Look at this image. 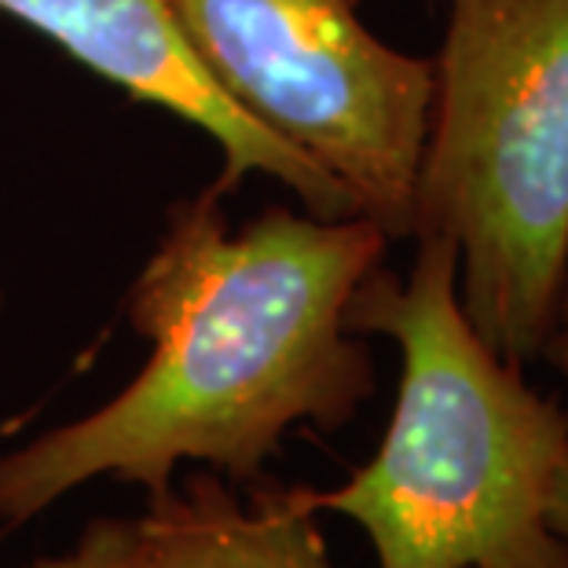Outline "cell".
Wrapping results in <instances>:
<instances>
[{"instance_id":"1","label":"cell","mask_w":568,"mask_h":568,"mask_svg":"<svg viewBox=\"0 0 568 568\" xmlns=\"http://www.w3.org/2000/svg\"><path fill=\"white\" fill-rule=\"evenodd\" d=\"M385 246L367 216L326 221L283 205L232 227L216 187L169 205L129 294L148 364L92 415L0 455V536L95 477L148 499L173 488L184 463L253 485L294 426L345 429L378 389L345 312Z\"/></svg>"},{"instance_id":"2","label":"cell","mask_w":568,"mask_h":568,"mask_svg":"<svg viewBox=\"0 0 568 568\" xmlns=\"http://www.w3.org/2000/svg\"><path fill=\"white\" fill-rule=\"evenodd\" d=\"M345 323L400 348V385L374 458L305 488L308 510L356 521L378 568H568L550 528L568 410L466 320L452 239H418L407 275L367 272Z\"/></svg>"},{"instance_id":"3","label":"cell","mask_w":568,"mask_h":568,"mask_svg":"<svg viewBox=\"0 0 568 568\" xmlns=\"http://www.w3.org/2000/svg\"><path fill=\"white\" fill-rule=\"evenodd\" d=\"M410 235L455 243L495 353L542 359L568 286V0H447Z\"/></svg>"},{"instance_id":"4","label":"cell","mask_w":568,"mask_h":568,"mask_svg":"<svg viewBox=\"0 0 568 568\" xmlns=\"http://www.w3.org/2000/svg\"><path fill=\"white\" fill-rule=\"evenodd\" d=\"M210 81L331 173L389 239L410 235L433 59L385 44L359 0H165Z\"/></svg>"},{"instance_id":"5","label":"cell","mask_w":568,"mask_h":568,"mask_svg":"<svg viewBox=\"0 0 568 568\" xmlns=\"http://www.w3.org/2000/svg\"><path fill=\"white\" fill-rule=\"evenodd\" d=\"M0 11L52 38L70 59L132 100L210 132L224 151L221 195L243 184V176L264 173L294 191L312 216H359L353 195L331 173L216 89L180 38L165 0H0Z\"/></svg>"},{"instance_id":"6","label":"cell","mask_w":568,"mask_h":568,"mask_svg":"<svg viewBox=\"0 0 568 568\" xmlns=\"http://www.w3.org/2000/svg\"><path fill=\"white\" fill-rule=\"evenodd\" d=\"M239 499L213 469L151 495L136 517L143 568H337L305 488L253 480Z\"/></svg>"},{"instance_id":"7","label":"cell","mask_w":568,"mask_h":568,"mask_svg":"<svg viewBox=\"0 0 568 568\" xmlns=\"http://www.w3.org/2000/svg\"><path fill=\"white\" fill-rule=\"evenodd\" d=\"M27 568H143L136 517H95L67 554L38 558Z\"/></svg>"},{"instance_id":"8","label":"cell","mask_w":568,"mask_h":568,"mask_svg":"<svg viewBox=\"0 0 568 568\" xmlns=\"http://www.w3.org/2000/svg\"><path fill=\"white\" fill-rule=\"evenodd\" d=\"M542 359L568 382V286L558 301V312H554V326H550L547 348H542Z\"/></svg>"},{"instance_id":"9","label":"cell","mask_w":568,"mask_h":568,"mask_svg":"<svg viewBox=\"0 0 568 568\" xmlns=\"http://www.w3.org/2000/svg\"><path fill=\"white\" fill-rule=\"evenodd\" d=\"M550 528L568 542V455L558 469V480H554V495H550Z\"/></svg>"},{"instance_id":"10","label":"cell","mask_w":568,"mask_h":568,"mask_svg":"<svg viewBox=\"0 0 568 568\" xmlns=\"http://www.w3.org/2000/svg\"><path fill=\"white\" fill-rule=\"evenodd\" d=\"M0 308H4V290H0Z\"/></svg>"}]
</instances>
